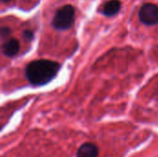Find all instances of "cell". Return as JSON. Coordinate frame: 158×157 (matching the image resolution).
I'll use <instances>...</instances> for the list:
<instances>
[{
    "mask_svg": "<svg viewBox=\"0 0 158 157\" xmlns=\"http://www.w3.org/2000/svg\"><path fill=\"white\" fill-rule=\"evenodd\" d=\"M59 70L58 63L47 59L34 60L29 63L25 69V75L30 83L41 86L52 81Z\"/></svg>",
    "mask_w": 158,
    "mask_h": 157,
    "instance_id": "obj_1",
    "label": "cell"
},
{
    "mask_svg": "<svg viewBox=\"0 0 158 157\" xmlns=\"http://www.w3.org/2000/svg\"><path fill=\"white\" fill-rule=\"evenodd\" d=\"M75 18V11L72 6L66 5L56 12V15L52 20V25L55 29L59 31H65L69 29Z\"/></svg>",
    "mask_w": 158,
    "mask_h": 157,
    "instance_id": "obj_2",
    "label": "cell"
},
{
    "mask_svg": "<svg viewBox=\"0 0 158 157\" xmlns=\"http://www.w3.org/2000/svg\"><path fill=\"white\" fill-rule=\"evenodd\" d=\"M140 20L145 25H156L158 23V6L153 3L144 4L139 12Z\"/></svg>",
    "mask_w": 158,
    "mask_h": 157,
    "instance_id": "obj_3",
    "label": "cell"
},
{
    "mask_svg": "<svg viewBox=\"0 0 158 157\" xmlns=\"http://www.w3.org/2000/svg\"><path fill=\"white\" fill-rule=\"evenodd\" d=\"M3 54L8 57L15 56L19 51V43L17 39L11 38L6 41L2 46Z\"/></svg>",
    "mask_w": 158,
    "mask_h": 157,
    "instance_id": "obj_4",
    "label": "cell"
},
{
    "mask_svg": "<svg viewBox=\"0 0 158 157\" xmlns=\"http://www.w3.org/2000/svg\"><path fill=\"white\" fill-rule=\"evenodd\" d=\"M77 157H98V148L94 143H86L79 148Z\"/></svg>",
    "mask_w": 158,
    "mask_h": 157,
    "instance_id": "obj_5",
    "label": "cell"
},
{
    "mask_svg": "<svg viewBox=\"0 0 158 157\" xmlns=\"http://www.w3.org/2000/svg\"><path fill=\"white\" fill-rule=\"evenodd\" d=\"M121 7V3L119 0H110L104 6V14L107 17L116 15Z\"/></svg>",
    "mask_w": 158,
    "mask_h": 157,
    "instance_id": "obj_6",
    "label": "cell"
},
{
    "mask_svg": "<svg viewBox=\"0 0 158 157\" xmlns=\"http://www.w3.org/2000/svg\"><path fill=\"white\" fill-rule=\"evenodd\" d=\"M22 36H23L24 40H26V41H31L32 38H33V33H32V31L27 30V31H25L23 32Z\"/></svg>",
    "mask_w": 158,
    "mask_h": 157,
    "instance_id": "obj_7",
    "label": "cell"
},
{
    "mask_svg": "<svg viewBox=\"0 0 158 157\" xmlns=\"http://www.w3.org/2000/svg\"><path fill=\"white\" fill-rule=\"evenodd\" d=\"M10 34V29L6 26H4L1 28V37L2 38H5V37H7L8 35Z\"/></svg>",
    "mask_w": 158,
    "mask_h": 157,
    "instance_id": "obj_8",
    "label": "cell"
},
{
    "mask_svg": "<svg viewBox=\"0 0 158 157\" xmlns=\"http://www.w3.org/2000/svg\"><path fill=\"white\" fill-rule=\"evenodd\" d=\"M3 2H9V1H11V0H2Z\"/></svg>",
    "mask_w": 158,
    "mask_h": 157,
    "instance_id": "obj_9",
    "label": "cell"
}]
</instances>
